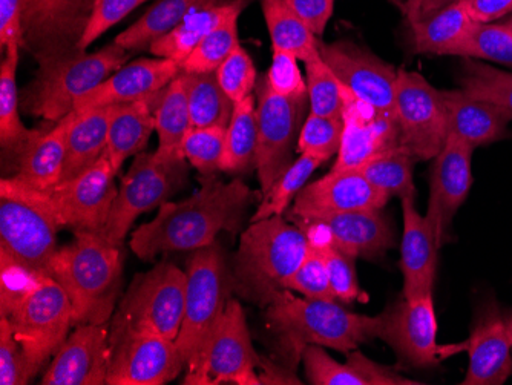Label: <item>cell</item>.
<instances>
[{
  "mask_svg": "<svg viewBox=\"0 0 512 385\" xmlns=\"http://www.w3.org/2000/svg\"><path fill=\"white\" fill-rule=\"evenodd\" d=\"M27 358L7 316L0 315V384L25 385L31 381Z\"/></svg>",
  "mask_w": 512,
  "mask_h": 385,
  "instance_id": "816d5d0a",
  "label": "cell"
},
{
  "mask_svg": "<svg viewBox=\"0 0 512 385\" xmlns=\"http://www.w3.org/2000/svg\"><path fill=\"white\" fill-rule=\"evenodd\" d=\"M266 321L278 339L279 353L293 372L309 346L348 353L379 338L382 329V315H359L335 301L298 298L287 289L266 307Z\"/></svg>",
  "mask_w": 512,
  "mask_h": 385,
  "instance_id": "3957f363",
  "label": "cell"
},
{
  "mask_svg": "<svg viewBox=\"0 0 512 385\" xmlns=\"http://www.w3.org/2000/svg\"><path fill=\"white\" fill-rule=\"evenodd\" d=\"M120 247L99 232L76 231L73 243L54 255L48 275L65 289L74 326L111 321L122 280Z\"/></svg>",
  "mask_w": 512,
  "mask_h": 385,
  "instance_id": "277c9868",
  "label": "cell"
},
{
  "mask_svg": "<svg viewBox=\"0 0 512 385\" xmlns=\"http://www.w3.org/2000/svg\"><path fill=\"white\" fill-rule=\"evenodd\" d=\"M396 120L401 148L416 162L434 160L450 135V117L439 89L419 73L398 70Z\"/></svg>",
  "mask_w": 512,
  "mask_h": 385,
  "instance_id": "7c38bea8",
  "label": "cell"
},
{
  "mask_svg": "<svg viewBox=\"0 0 512 385\" xmlns=\"http://www.w3.org/2000/svg\"><path fill=\"white\" fill-rule=\"evenodd\" d=\"M414 163H416L414 157L399 148L373 158L355 171L364 175L371 185L388 198L394 195L399 198L410 197V195L416 197L413 181Z\"/></svg>",
  "mask_w": 512,
  "mask_h": 385,
  "instance_id": "ab89813d",
  "label": "cell"
},
{
  "mask_svg": "<svg viewBox=\"0 0 512 385\" xmlns=\"http://www.w3.org/2000/svg\"><path fill=\"white\" fill-rule=\"evenodd\" d=\"M232 280L217 243L195 251L186 270L183 323L175 344L186 369L191 367L220 323L230 300Z\"/></svg>",
  "mask_w": 512,
  "mask_h": 385,
  "instance_id": "9c48e42d",
  "label": "cell"
},
{
  "mask_svg": "<svg viewBox=\"0 0 512 385\" xmlns=\"http://www.w3.org/2000/svg\"><path fill=\"white\" fill-rule=\"evenodd\" d=\"M25 0H0V47L23 51L22 16Z\"/></svg>",
  "mask_w": 512,
  "mask_h": 385,
  "instance_id": "9f6ffc18",
  "label": "cell"
},
{
  "mask_svg": "<svg viewBox=\"0 0 512 385\" xmlns=\"http://www.w3.org/2000/svg\"><path fill=\"white\" fill-rule=\"evenodd\" d=\"M260 4L273 51L293 54L301 62L318 56V37L290 10L284 0H260Z\"/></svg>",
  "mask_w": 512,
  "mask_h": 385,
  "instance_id": "d590c367",
  "label": "cell"
},
{
  "mask_svg": "<svg viewBox=\"0 0 512 385\" xmlns=\"http://www.w3.org/2000/svg\"><path fill=\"white\" fill-rule=\"evenodd\" d=\"M192 128L188 83L181 71L165 89H161L155 108L158 151L183 152V140Z\"/></svg>",
  "mask_w": 512,
  "mask_h": 385,
  "instance_id": "e575fe53",
  "label": "cell"
},
{
  "mask_svg": "<svg viewBox=\"0 0 512 385\" xmlns=\"http://www.w3.org/2000/svg\"><path fill=\"white\" fill-rule=\"evenodd\" d=\"M390 198L371 185L358 171H330L296 195L289 218L298 226L327 215L378 211Z\"/></svg>",
  "mask_w": 512,
  "mask_h": 385,
  "instance_id": "d6986e66",
  "label": "cell"
},
{
  "mask_svg": "<svg viewBox=\"0 0 512 385\" xmlns=\"http://www.w3.org/2000/svg\"><path fill=\"white\" fill-rule=\"evenodd\" d=\"M450 117V135L477 149L508 139L512 116L505 109L463 93L462 89L440 91Z\"/></svg>",
  "mask_w": 512,
  "mask_h": 385,
  "instance_id": "83f0119b",
  "label": "cell"
},
{
  "mask_svg": "<svg viewBox=\"0 0 512 385\" xmlns=\"http://www.w3.org/2000/svg\"><path fill=\"white\" fill-rule=\"evenodd\" d=\"M260 195L240 178L224 183L215 175L204 177L200 191L188 200L163 203L157 217L132 234L129 246L143 261L212 246L221 231H238L247 209Z\"/></svg>",
  "mask_w": 512,
  "mask_h": 385,
  "instance_id": "6da1fadb",
  "label": "cell"
},
{
  "mask_svg": "<svg viewBox=\"0 0 512 385\" xmlns=\"http://www.w3.org/2000/svg\"><path fill=\"white\" fill-rule=\"evenodd\" d=\"M459 0H407L402 13L407 17L408 27L421 22L425 17L437 13L448 5L456 4Z\"/></svg>",
  "mask_w": 512,
  "mask_h": 385,
  "instance_id": "680465c9",
  "label": "cell"
},
{
  "mask_svg": "<svg viewBox=\"0 0 512 385\" xmlns=\"http://www.w3.org/2000/svg\"><path fill=\"white\" fill-rule=\"evenodd\" d=\"M111 326L80 324L43 375V385H103L111 367Z\"/></svg>",
  "mask_w": 512,
  "mask_h": 385,
  "instance_id": "7402d4cb",
  "label": "cell"
},
{
  "mask_svg": "<svg viewBox=\"0 0 512 385\" xmlns=\"http://www.w3.org/2000/svg\"><path fill=\"white\" fill-rule=\"evenodd\" d=\"M437 318L433 295L402 298L398 304L382 313L379 339L398 355L399 366L411 369H431L444 358L437 346Z\"/></svg>",
  "mask_w": 512,
  "mask_h": 385,
  "instance_id": "e0dca14e",
  "label": "cell"
},
{
  "mask_svg": "<svg viewBox=\"0 0 512 385\" xmlns=\"http://www.w3.org/2000/svg\"><path fill=\"white\" fill-rule=\"evenodd\" d=\"M284 2L316 37L324 34L335 10V0H284Z\"/></svg>",
  "mask_w": 512,
  "mask_h": 385,
  "instance_id": "11a10c76",
  "label": "cell"
},
{
  "mask_svg": "<svg viewBox=\"0 0 512 385\" xmlns=\"http://www.w3.org/2000/svg\"><path fill=\"white\" fill-rule=\"evenodd\" d=\"M321 165L318 158L307 154L299 155L289 169L275 181V185L269 189V192L263 195V200L250 223L266 220L275 215H283L293 198H296V195L306 186L307 180L312 177L313 172Z\"/></svg>",
  "mask_w": 512,
  "mask_h": 385,
  "instance_id": "7bdbcfd3",
  "label": "cell"
},
{
  "mask_svg": "<svg viewBox=\"0 0 512 385\" xmlns=\"http://www.w3.org/2000/svg\"><path fill=\"white\" fill-rule=\"evenodd\" d=\"M476 149L448 135L444 149L434 158L430 180V203L425 217L433 226L437 243L450 241L451 226L473 186L471 162Z\"/></svg>",
  "mask_w": 512,
  "mask_h": 385,
  "instance_id": "ffe728a7",
  "label": "cell"
},
{
  "mask_svg": "<svg viewBox=\"0 0 512 385\" xmlns=\"http://www.w3.org/2000/svg\"><path fill=\"white\" fill-rule=\"evenodd\" d=\"M0 272V315L10 320L34 376L68 338L73 306L51 275L10 260L0 261Z\"/></svg>",
  "mask_w": 512,
  "mask_h": 385,
  "instance_id": "7a4b0ae2",
  "label": "cell"
},
{
  "mask_svg": "<svg viewBox=\"0 0 512 385\" xmlns=\"http://www.w3.org/2000/svg\"><path fill=\"white\" fill-rule=\"evenodd\" d=\"M186 369L177 344L154 335H132L112 344L108 385H163Z\"/></svg>",
  "mask_w": 512,
  "mask_h": 385,
  "instance_id": "44dd1931",
  "label": "cell"
},
{
  "mask_svg": "<svg viewBox=\"0 0 512 385\" xmlns=\"http://www.w3.org/2000/svg\"><path fill=\"white\" fill-rule=\"evenodd\" d=\"M76 111L57 122L48 131L36 134L14 154L17 180L39 191H50L59 185L65 168L66 145Z\"/></svg>",
  "mask_w": 512,
  "mask_h": 385,
  "instance_id": "4316f807",
  "label": "cell"
},
{
  "mask_svg": "<svg viewBox=\"0 0 512 385\" xmlns=\"http://www.w3.org/2000/svg\"><path fill=\"white\" fill-rule=\"evenodd\" d=\"M319 54L336 79L359 100L396 116L398 70L394 66L348 40H319Z\"/></svg>",
  "mask_w": 512,
  "mask_h": 385,
  "instance_id": "2e32d148",
  "label": "cell"
},
{
  "mask_svg": "<svg viewBox=\"0 0 512 385\" xmlns=\"http://www.w3.org/2000/svg\"><path fill=\"white\" fill-rule=\"evenodd\" d=\"M0 65V145L4 151L16 154L36 134L25 128L20 119V96L17 91V65L20 48H8Z\"/></svg>",
  "mask_w": 512,
  "mask_h": 385,
  "instance_id": "8d00e7d4",
  "label": "cell"
},
{
  "mask_svg": "<svg viewBox=\"0 0 512 385\" xmlns=\"http://www.w3.org/2000/svg\"><path fill=\"white\" fill-rule=\"evenodd\" d=\"M129 54L112 42L96 53L77 50L42 60L36 76L20 94L23 111L46 122H60L85 94L123 68Z\"/></svg>",
  "mask_w": 512,
  "mask_h": 385,
  "instance_id": "8992f818",
  "label": "cell"
},
{
  "mask_svg": "<svg viewBox=\"0 0 512 385\" xmlns=\"http://www.w3.org/2000/svg\"><path fill=\"white\" fill-rule=\"evenodd\" d=\"M160 93L149 99L115 106L105 157L117 174L129 157L140 154L148 146L152 132L155 131V108Z\"/></svg>",
  "mask_w": 512,
  "mask_h": 385,
  "instance_id": "f546056e",
  "label": "cell"
},
{
  "mask_svg": "<svg viewBox=\"0 0 512 385\" xmlns=\"http://www.w3.org/2000/svg\"><path fill=\"white\" fill-rule=\"evenodd\" d=\"M258 148V119L255 96L235 103L234 114L226 128L224 152L220 171L240 175L256 169Z\"/></svg>",
  "mask_w": 512,
  "mask_h": 385,
  "instance_id": "836d02e7",
  "label": "cell"
},
{
  "mask_svg": "<svg viewBox=\"0 0 512 385\" xmlns=\"http://www.w3.org/2000/svg\"><path fill=\"white\" fill-rule=\"evenodd\" d=\"M188 177V160L183 152H140L122 178L119 194L100 234L122 246L132 224L140 215L160 208Z\"/></svg>",
  "mask_w": 512,
  "mask_h": 385,
  "instance_id": "30bf717a",
  "label": "cell"
},
{
  "mask_svg": "<svg viewBox=\"0 0 512 385\" xmlns=\"http://www.w3.org/2000/svg\"><path fill=\"white\" fill-rule=\"evenodd\" d=\"M246 0H229L223 4L211 5L189 14L186 19L165 37L152 43L151 51L155 57L169 59L183 65L184 60L191 56L192 51L206 39L224 20L237 13H243Z\"/></svg>",
  "mask_w": 512,
  "mask_h": 385,
  "instance_id": "4dcf8cb0",
  "label": "cell"
},
{
  "mask_svg": "<svg viewBox=\"0 0 512 385\" xmlns=\"http://www.w3.org/2000/svg\"><path fill=\"white\" fill-rule=\"evenodd\" d=\"M241 13L230 16L218 25L184 60L181 71L189 74L217 73L221 63L241 45L238 39V19Z\"/></svg>",
  "mask_w": 512,
  "mask_h": 385,
  "instance_id": "f6af8a7d",
  "label": "cell"
},
{
  "mask_svg": "<svg viewBox=\"0 0 512 385\" xmlns=\"http://www.w3.org/2000/svg\"><path fill=\"white\" fill-rule=\"evenodd\" d=\"M218 2L220 0H158L145 16L115 37L114 43L128 53L149 50L155 40L174 31L189 14Z\"/></svg>",
  "mask_w": 512,
  "mask_h": 385,
  "instance_id": "d6a6232c",
  "label": "cell"
},
{
  "mask_svg": "<svg viewBox=\"0 0 512 385\" xmlns=\"http://www.w3.org/2000/svg\"><path fill=\"white\" fill-rule=\"evenodd\" d=\"M114 111L115 106L76 111V119L69 129L65 168L60 183L82 174L105 155Z\"/></svg>",
  "mask_w": 512,
  "mask_h": 385,
  "instance_id": "1f68e13d",
  "label": "cell"
},
{
  "mask_svg": "<svg viewBox=\"0 0 512 385\" xmlns=\"http://www.w3.org/2000/svg\"><path fill=\"white\" fill-rule=\"evenodd\" d=\"M342 123L341 148L332 171H355L373 158L401 148L396 116L362 102L352 91L345 94Z\"/></svg>",
  "mask_w": 512,
  "mask_h": 385,
  "instance_id": "ac0fdd59",
  "label": "cell"
},
{
  "mask_svg": "<svg viewBox=\"0 0 512 385\" xmlns=\"http://www.w3.org/2000/svg\"><path fill=\"white\" fill-rule=\"evenodd\" d=\"M62 228L50 197L14 177L0 181V258L48 274Z\"/></svg>",
  "mask_w": 512,
  "mask_h": 385,
  "instance_id": "52a82bcc",
  "label": "cell"
},
{
  "mask_svg": "<svg viewBox=\"0 0 512 385\" xmlns=\"http://www.w3.org/2000/svg\"><path fill=\"white\" fill-rule=\"evenodd\" d=\"M96 0H25L23 50L36 62L80 50Z\"/></svg>",
  "mask_w": 512,
  "mask_h": 385,
  "instance_id": "5bb4252c",
  "label": "cell"
},
{
  "mask_svg": "<svg viewBox=\"0 0 512 385\" xmlns=\"http://www.w3.org/2000/svg\"><path fill=\"white\" fill-rule=\"evenodd\" d=\"M477 22H494L512 14V0H467Z\"/></svg>",
  "mask_w": 512,
  "mask_h": 385,
  "instance_id": "6f0895ef",
  "label": "cell"
},
{
  "mask_svg": "<svg viewBox=\"0 0 512 385\" xmlns=\"http://www.w3.org/2000/svg\"><path fill=\"white\" fill-rule=\"evenodd\" d=\"M404 212V234L401 244V270L404 277V295L413 298L433 295L437 272V243L433 226L427 217L419 214L416 197L401 198Z\"/></svg>",
  "mask_w": 512,
  "mask_h": 385,
  "instance_id": "d4e9b609",
  "label": "cell"
},
{
  "mask_svg": "<svg viewBox=\"0 0 512 385\" xmlns=\"http://www.w3.org/2000/svg\"><path fill=\"white\" fill-rule=\"evenodd\" d=\"M460 57L490 60L512 68V31L502 22H477Z\"/></svg>",
  "mask_w": 512,
  "mask_h": 385,
  "instance_id": "bcb514c9",
  "label": "cell"
},
{
  "mask_svg": "<svg viewBox=\"0 0 512 385\" xmlns=\"http://www.w3.org/2000/svg\"><path fill=\"white\" fill-rule=\"evenodd\" d=\"M263 359L252 346L246 315L240 301L230 298L220 323L204 346L197 361L188 367L183 384L218 385L234 382L238 385L261 384L256 369Z\"/></svg>",
  "mask_w": 512,
  "mask_h": 385,
  "instance_id": "8fae6325",
  "label": "cell"
},
{
  "mask_svg": "<svg viewBox=\"0 0 512 385\" xmlns=\"http://www.w3.org/2000/svg\"><path fill=\"white\" fill-rule=\"evenodd\" d=\"M148 0H96L89 17L88 27L80 40V50L86 51L100 36L120 24L135 8Z\"/></svg>",
  "mask_w": 512,
  "mask_h": 385,
  "instance_id": "db71d44e",
  "label": "cell"
},
{
  "mask_svg": "<svg viewBox=\"0 0 512 385\" xmlns=\"http://www.w3.org/2000/svg\"><path fill=\"white\" fill-rule=\"evenodd\" d=\"M180 73L181 66L169 59L155 57L134 60L85 94L74 111L83 112L149 99L165 89Z\"/></svg>",
  "mask_w": 512,
  "mask_h": 385,
  "instance_id": "cb8c5ba5",
  "label": "cell"
},
{
  "mask_svg": "<svg viewBox=\"0 0 512 385\" xmlns=\"http://www.w3.org/2000/svg\"><path fill=\"white\" fill-rule=\"evenodd\" d=\"M184 297L186 272L169 261L137 275L109 321L111 344L132 335L175 341L183 323Z\"/></svg>",
  "mask_w": 512,
  "mask_h": 385,
  "instance_id": "ba28073f",
  "label": "cell"
},
{
  "mask_svg": "<svg viewBox=\"0 0 512 385\" xmlns=\"http://www.w3.org/2000/svg\"><path fill=\"white\" fill-rule=\"evenodd\" d=\"M342 129V119L316 116L310 112L299 131L298 151L318 158L321 163L329 162L341 148Z\"/></svg>",
  "mask_w": 512,
  "mask_h": 385,
  "instance_id": "7dc6e473",
  "label": "cell"
},
{
  "mask_svg": "<svg viewBox=\"0 0 512 385\" xmlns=\"http://www.w3.org/2000/svg\"><path fill=\"white\" fill-rule=\"evenodd\" d=\"M306 82L310 112L316 116L342 119L348 89L336 79L321 54L307 60Z\"/></svg>",
  "mask_w": 512,
  "mask_h": 385,
  "instance_id": "ee69618b",
  "label": "cell"
},
{
  "mask_svg": "<svg viewBox=\"0 0 512 385\" xmlns=\"http://www.w3.org/2000/svg\"><path fill=\"white\" fill-rule=\"evenodd\" d=\"M470 356L463 385H502L512 375V349L505 316L494 298L474 315L471 335L465 341Z\"/></svg>",
  "mask_w": 512,
  "mask_h": 385,
  "instance_id": "603a6c76",
  "label": "cell"
},
{
  "mask_svg": "<svg viewBox=\"0 0 512 385\" xmlns=\"http://www.w3.org/2000/svg\"><path fill=\"white\" fill-rule=\"evenodd\" d=\"M309 249V237L281 215L250 223L232 263V289L266 309L295 275Z\"/></svg>",
  "mask_w": 512,
  "mask_h": 385,
  "instance_id": "5b68a950",
  "label": "cell"
},
{
  "mask_svg": "<svg viewBox=\"0 0 512 385\" xmlns=\"http://www.w3.org/2000/svg\"><path fill=\"white\" fill-rule=\"evenodd\" d=\"M258 148L256 172L261 195H266L293 163V146L298 143L301 112L306 100H293L272 91L266 79L256 83Z\"/></svg>",
  "mask_w": 512,
  "mask_h": 385,
  "instance_id": "4fadbf2b",
  "label": "cell"
},
{
  "mask_svg": "<svg viewBox=\"0 0 512 385\" xmlns=\"http://www.w3.org/2000/svg\"><path fill=\"white\" fill-rule=\"evenodd\" d=\"M226 128H191L183 140V154L204 177H212L220 171L224 152Z\"/></svg>",
  "mask_w": 512,
  "mask_h": 385,
  "instance_id": "c3c4849f",
  "label": "cell"
},
{
  "mask_svg": "<svg viewBox=\"0 0 512 385\" xmlns=\"http://www.w3.org/2000/svg\"><path fill=\"white\" fill-rule=\"evenodd\" d=\"M287 290L302 293L306 298L336 301L321 249L310 238L306 258L287 283Z\"/></svg>",
  "mask_w": 512,
  "mask_h": 385,
  "instance_id": "681fc988",
  "label": "cell"
},
{
  "mask_svg": "<svg viewBox=\"0 0 512 385\" xmlns=\"http://www.w3.org/2000/svg\"><path fill=\"white\" fill-rule=\"evenodd\" d=\"M301 229L321 249L336 300L342 301V303L367 301V293L362 292L359 287L355 266L356 258L345 254L335 244L330 243L329 238L325 237L324 232L318 226L310 224Z\"/></svg>",
  "mask_w": 512,
  "mask_h": 385,
  "instance_id": "60d3db41",
  "label": "cell"
},
{
  "mask_svg": "<svg viewBox=\"0 0 512 385\" xmlns=\"http://www.w3.org/2000/svg\"><path fill=\"white\" fill-rule=\"evenodd\" d=\"M115 175L117 172L103 155L96 165L82 174L46 191L60 226L100 234L119 194Z\"/></svg>",
  "mask_w": 512,
  "mask_h": 385,
  "instance_id": "9a60e30c",
  "label": "cell"
},
{
  "mask_svg": "<svg viewBox=\"0 0 512 385\" xmlns=\"http://www.w3.org/2000/svg\"><path fill=\"white\" fill-rule=\"evenodd\" d=\"M506 321V329H508L509 339H511V349H512V313L505 316Z\"/></svg>",
  "mask_w": 512,
  "mask_h": 385,
  "instance_id": "91938a15",
  "label": "cell"
},
{
  "mask_svg": "<svg viewBox=\"0 0 512 385\" xmlns=\"http://www.w3.org/2000/svg\"><path fill=\"white\" fill-rule=\"evenodd\" d=\"M186 74L192 128H227L235 103L218 83L217 74Z\"/></svg>",
  "mask_w": 512,
  "mask_h": 385,
  "instance_id": "74e56055",
  "label": "cell"
},
{
  "mask_svg": "<svg viewBox=\"0 0 512 385\" xmlns=\"http://www.w3.org/2000/svg\"><path fill=\"white\" fill-rule=\"evenodd\" d=\"M462 59L457 82L463 93L493 103L512 116V73L470 57Z\"/></svg>",
  "mask_w": 512,
  "mask_h": 385,
  "instance_id": "f35d334b",
  "label": "cell"
},
{
  "mask_svg": "<svg viewBox=\"0 0 512 385\" xmlns=\"http://www.w3.org/2000/svg\"><path fill=\"white\" fill-rule=\"evenodd\" d=\"M310 224L318 226L330 243L355 258L378 260L394 246L393 224L382 209L327 215L299 228Z\"/></svg>",
  "mask_w": 512,
  "mask_h": 385,
  "instance_id": "484cf974",
  "label": "cell"
},
{
  "mask_svg": "<svg viewBox=\"0 0 512 385\" xmlns=\"http://www.w3.org/2000/svg\"><path fill=\"white\" fill-rule=\"evenodd\" d=\"M217 79L224 93L234 103L243 102L252 96L256 88V68L243 45H238L234 53L230 54L217 70Z\"/></svg>",
  "mask_w": 512,
  "mask_h": 385,
  "instance_id": "f907efd6",
  "label": "cell"
},
{
  "mask_svg": "<svg viewBox=\"0 0 512 385\" xmlns=\"http://www.w3.org/2000/svg\"><path fill=\"white\" fill-rule=\"evenodd\" d=\"M476 25L467 0H459L411 25V42L416 53L460 57Z\"/></svg>",
  "mask_w": 512,
  "mask_h": 385,
  "instance_id": "f1b7e54d",
  "label": "cell"
},
{
  "mask_svg": "<svg viewBox=\"0 0 512 385\" xmlns=\"http://www.w3.org/2000/svg\"><path fill=\"white\" fill-rule=\"evenodd\" d=\"M388 2H390V4H393L394 7H398L399 10L404 11L405 2H407V0H388Z\"/></svg>",
  "mask_w": 512,
  "mask_h": 385,
  "instance_id": "94428289",
  "label": "cell"
},
{
  "mask_svg": "<svg viewBox=\"0 0 512 385\" xmlns=\"http://www.w3.org/2000/svg\"><path fill=\"white\" fill-rule=\"evenodd\" d=\"M502 24L506 25V27H508L509 30L512 31V14H509V16L506 17L505 20H503Z\"/></svg>",
  "mask_w": 512,
  "mask_h": 385,
  "instance_id": "6125c7cd",
  "label": "cell"
},
{
  "mask_svg": "<svg viewBox=\"0 0 512 385\" xmlns=\"http://www.w3.org/2000/svg\"><path fill=\"white\" fill-rule=\"evenodd\" d=\"M307 379L313 385H370L361 366V353H347V362L333 359L321 346H309L302 353Z\"/></svg>",
  "mask_w": 512,
  "mask_h": 385,
  "instance_id": "b9f144b4",
  "label": "cell"
},
{
  "mask_svg": "<svg viewBox=\"0 0 512 385\" xmlns=\"http://www.w3.org/2000/svg\"><path fill=\"white\" fill-rule=\"evenodd\" d=\"M298 57L284 51H273L272 65L264 74L272 91L293 100H309L307 82L299 70Z\"/></svg>",
  "mask_w": 512,
  "mask_h": 385,
  "instance_id": "f5cc1de1",
  "label": "cell"
}]
</instances>
